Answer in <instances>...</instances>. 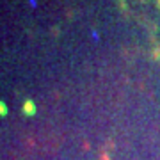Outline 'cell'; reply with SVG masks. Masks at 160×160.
<instances>
[{
	"label": "cell",
	"instance_id": "1",
	"mask_svg": "<svg viewBox=\"0 0 160 160\" xmlns=\"http://www.w3.org/2000/svg\"><path fill=\"white\" fill-rule=\"evenodd\" d=\"M23 116H27V118H30V116H34L36 114V105L34 102H30V100H27V102L23 103Z\"/></svg>",
	"mask_w": 160,
	"mask_h": 160
},
{
	"label": "cell",
	"instance_id": "2",
	"mask_svg": "<svg viewBox=\"0 0 160 160\" xmlns=\"http://www.w3.org/2000/svg\"><path fill=\"white\" fill-rule=\"evenodd\" d=\"M7 114V107L4 102H0V116H6Z\"/></svg>",
	"mask_w": 160,
	"mask_h": 160
},
{
	"label": "cell",
	"instance_id": "3",
	"mask_svg": "<svg viewBox=\"0 0 160 160\" xmlns=\"http://www.w3.org/2000/svg\"><path fill=\"white\" fill-rule=\"evenodd\" d=\"M155 57H157V59L160 57V50H157V52H155Z\"/></svg>",
	"mask_w": 160,
	"mask_h": 160
},
{
	"label": "cell",
	"instance_id": "4",
	"mask_svg": "<svg viewBox=\"0 0 160 160\" xmlns=\"http://www.w3.org/2000/svg\"><path fill=\"white\" fill-rule=\"evenodd\" d=\"M157 4H158V7H160V0H157Z\"/></svg>",
	"mask_w": 160,
	"mask_h": 160
}]
</instances>
